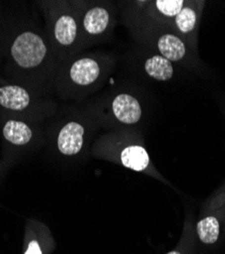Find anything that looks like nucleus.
I'll list each match as a JSON object with an SVG mask.
<instances>
[{
  "label": "nucleus",
  "instance_id": "f257e3e1",
  "mask_svg": "<svg viewBox=\"0 0 225 254\" xmlns=\"http://www.w3.org/2000/svg\"><path fill=\"white\" fill-rule=\"evenodd\" d=\"M10 53L17 66L32 69L37 68L45 61L48 47L40 34L34 31H24L14 39Z\"/></svg>",
  "mask_w": 225,
  "mask_h": 254
},
{
  "label": "nucleus",
  "instance_id": "f03ea898",
  "mask_svg": "<svg viewBox=\"0 0 225 254\" xmlns=\"http://www.w3.org/2000/svg\"><path fill=\"white\" fill-rule=\"evenodd\" d=\"M85 127L76 121L66 123L60 129L57 137L58 150L65 156L78 154L84 145Z\"/></svg>",
  "mask_w": 225,
  "mask_h": 254
},
{
  "label": "nucleus",
  "instance_id": "7ed1b4c3",
  "mask_svg": "<svg viewBox=\"0 0 225 254\" xmlns=\"http://www.w3.org/2000/svg\"><path fill=\"white\" fill-rule=\"evenodd\" d=\"M101 67L96 59L90 57L74 61L68 70L69 79L78 87H89L100 76Z\"/></svg>",
  "mask_w": 225,
  "mask_h": 254
},
{
  "label": "nucleus",
  "instance_id": "20e7f679",
  "mask_svg": "<svg viewBox=\"0 0 225 254\" xmlns=\"http://www.w3.org/2000/svg\"><path fill=\"white\" fill-rule=\"evenodd\" d=\"M78 24L74 15L61 13L53 22L52 34L55 43L60 48H69L74 45L78 37Z\"/></svg>",
  "mask_w": 225,
  "mask_h": 254
},
{
  "label": "nucleus",
  "instance_id": "39448f33",
  "mask_svg": "<svg viewBox=\"0 0 225 254\" xmlns=\"http://www.w3.org/2000/svg\"><path fill=\"white\" fill-rule=\"evenodd\" d=\"M114 116L123 124H135L142 117V108L139 101L129 94H120L112 103Z\"/></svg>",
  "mask_w": 225,
  "mask_h": 254
},
{
  "label": "nucleus",
  "instance_id": "423d86ee",
  "mask_svg": "<svg viewBox=\"0 0 225 254\" xmlns=\"http://www.w3.org/2000/svg\"><path fill=\"white\" fill-rule=\"evenodd\" d=\"M32 103L30 93L16 84H7L0 88V105L12 111H25Z\"/></svg>",
  "mask_w": 225,
  "mask_h": 254
},
{
  "label": "nucleus",
  "instance_id": "0eeeda50",
  "mask_svg": "<svg viewBox=\"0 0 225 254\" xmlns=\"http://www.w3.org/2000/svg\"><path fill=\"white\" fill-rule=\"evenodd\" d=\"M111 24V14L103 6H93L87 10L83 19V28L88 36L103 35Z\"/></svg>",
  "mask_w": 225,
  "mask_h": 254
},
{
  "label": "nucleus",
  "instance_id": "6e6552de",
  "mask_svg": "<svg viewBox=\"0 0 225 254\" xmlns=\"http://www.w3.org/2000/svg\"><path fill=\"white\" fill-rule=\"evenodd\" d=\"M157 48L161 56L172 61H180L186 55V46L183 42L173 34L161 35L157 40Z\"/></svg>",
  "mask_w": 225,
  "mask_h": 254
},
{
  "label": "nucleus",
  "instance_id": "1a4fd4ad",
  "mask_svg": "<svg viewBox=\"0 0 225 254\" xmlns=\"http://www.w3.org/2000/svg\"><path fill=\"white\" fill-rule=\"evenodd\" d=\"M3 136L7 141L15 145H24L31 141L33 130L31 127L19 120H7L3 126Z\"/></svg>",
  "mask_w": 225,
  "mask_h": 254
},
{
  "label": "nucleus",
  "instance_id": "9d476101",
  "mask_svg": "<svg viewBox=\"0 0 225 254\" xmlns=\"http://www.w3.org/2000/svg\"><path fill=\"white\" fill-rule=\"evenodd\" d=\"M121 161L126 168L140 172L145 170L149 165V156L144 147L140 145H130L123 150Z\"/></svg>",
  "mask_w": 225,
  "mask_h": 254
},
{
  "label": "nucleus",
  "instance_id": "9b49d317",
  "mask_svg": "<svg viewBox=\"0 0 225 254\" xmlns=\"http://www.w3.org/2000/svg\"><path fill=\"white\" fill-rule=\"evenodd\" d=\"M144 68L150 77L160 81L170 80L174 75L172 62L161 55L149 57L144 63Z\"/></svg>",
  "mask_w": 225,
  "mask_h": 254
},
{
  "label": "nucleus",
  "instance_id": "f8f14e48",
  "mask_svg": "<svg viewBox=\"0 0 225 254\" xmlns=\"http://www.w3.org/2000/svg\"><path fill=\"white\" fill-rule=\"evenodd\" d=\"M197 232L202 242L215 243L219 236V222L215 217H207L198 223Z\"/></svg>",
  "mask_w": 225,
  "mask_h": 254
},
{
  "label": "nucleus",
  "instance_id": "ddd939ff",
  "mask_svg": "<svg viewBox=\"0 0 225 254\" xmlns=\"http://www.w3.org/2000/svg\"><path fill=\"white\" fill-rule=\"evenodd\" d=\"M197 24V13L190 6H183L176 16V25L180 32L188 34L192 32Z\"/></svg>",
  "mask_w": 225,
  "mask_h": 254
},
{
  "label": "nucleus",
  "instance_id": "4468645a",
  "mask_svg": "<svg viewBox=\"0 0 225 254\" xmlns=\"http://www.w3.org/2000/svg\"><path fill=\"white\" fill-rule=\"evenodd\" d=\"M154 3L157 10L168 17H176L185 6L182 0H157Z\"/></svg>",
  "mask_w": 225,
  "mask_h": 254
},
{
  "label": "nucleus",
  "instance_id": "2eb2a0df",
  "mask_svg": "<svg viewBox=\"0 0 225 254\" xmlns=\"http://www.w3.org/2000/svg\"><path fill=\"white\" fill-rule=\"evenodd\" d=\"M25 254H42L39 243L37 241H32Z\"/></svg>",
  "mask_w": 225,
  "mask_h": 254
},
{
  "label": "nucleus",
  "instance_id": "dca6fc26",
  "mask_svg": "<svg viewBox=\"0 0 225 254\" xmlns=\"http://www.w3.org/2000/svg\"><path fill=\"white\" fill-rule=\"evenodd\" d=\"M168 254H180V253L178 252V251H172V252H170V253H168Z\"/></svg>",
  "mask_w": 225,
  "mask_h": 254
}]
</instances>
